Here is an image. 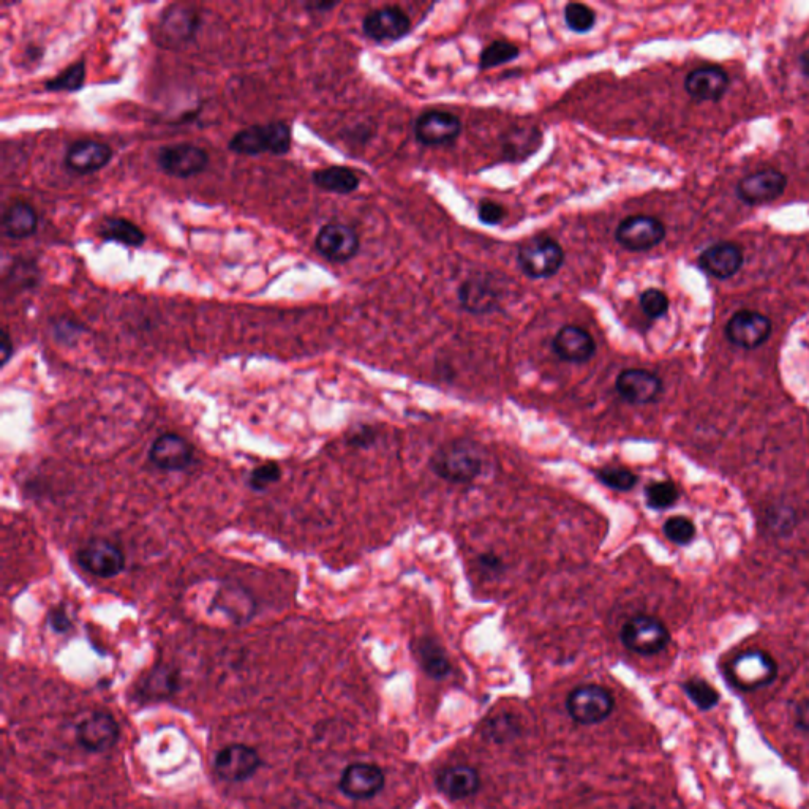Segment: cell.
I'll list each match as a JSON object with an SVG mask.
<instances>
[{"label": "cell", "mask_w": 809, "mask_h": 809, "mask_svg": "<svg viewBox=\"0 0 809 809\" xmlns=\"http://www.w3.org/2000/svg\"><path fill=\"white\" fill-rule=\"evenodd\" d=\"M484 459L486 452L476 441L459 438L448 441L433 452L430 468L438 478L457 486H465L481 476Z\"/></svg>", "instance_id": "1"}, {"label": "cell", "mask_w": 809, "mask_h": 809, "mask_svg": "<svg viewBox=\"0 0 809 809\" xmlns=\"http://www.w3.org/2000/svg\"><path fill=\"white\" fill-rule=\"evenodd\" d=\"M293 146L291 127L286 122L275 121L268 124L250 125L231 136L228 149L234 154L256 157V155H285Z\"/></svg>", "instance_id": "2"}, {"label": "cell", "mask_w": 809, "mask_h": 809, "mask_svg": "<svg viewBox=\"0 0 809 809\" xmlns=\"http://www.w3.org/2000/svg\"><path fill=\"white\" fill-rule=\"evenodd\" d=\"M566 253L555 239L538 236L525 242L517 253L520 271L530 279H550L565 266Z\"/></svg>", "instance_id": "3"}, {"label": "cell", "mask_w": 809, "mask_h": 809, "mask_svg": "<svg viewBox=\"0 0 809 809\" xmlns=\"http://www.w3.org/2000/svg\"><path fill=\"white\" fill-rule=\"evenodd\" d=\"M729 680L742 691H757L772 685L778 677V664L762 650H749L735 656L727 669Z\"/></svg>", "instance_id": "4"}, {"label": "cell", "mask_w": 809, "mask_h": 809, "mask_svg": "<svg viewBox=\"0 0 809 809\" xmlns=\"http://www.w3.org/2000/svg\"><path fill=\"white\" fill-rule=\"evenodd\" d=\"M621 642L637 655H658L669 645L670 633L663 621L650 615H636L621 628Z\"/></svg>", "instance_id": "5"}, {"label": "cell", "mask_w": 809, "mask_h": 809, "mask_svg": "<svg viewBox=\"0 0 809 809\" xmlns=\"http://www.w3.org/2000/svg\"><path fill=\"white\" fill-rule=\"evenodd\" d=\"M615 700L609 689L599 685H584L574 689L566 699L569 716L576 723L590 726L609 718L614 712Z\"/></svg>", "instance_id": "6"}, {"label": "cell", "mask_w": 809, "mask_h": 809, "mask_svg": "<svg viewBox=\"0 0 809 809\" xmlns=\"http://www.w3.org/2000/svg\"><path fill=\"white\" fill-rule=\"evenodd\" d=\"M211 157L206 149L193 143H174L160 147L157 165L163 173L179 179H189L203 173Z\"/></svg>", "instance_id": "7"}, {"label": "cell", "mask_w": 809, "mask_h": 809, "mask_svg": "<svg viewBox=\"0 0 809 809\" xmlns=\"http://www.w3.org/2000/svg\"><path fill=\"white\" fill-rule=\"evenodd\" d=\"M666 238V226L650 215H633L623 220L615 230V241L629 252L655 249Z\"/></svg>", "instance_id": "8"}, {"label": "cell", "mask_w": 809, "mask_h": 809, "mask_svg": "<svg viewBox=\"0 0 809 809\" xmlns=\"http://www.w3.org/2000/svg\"><path fill=\"white\" fill-rule=\"evenodd\" d=\"M78 565L92 576L113 579L125 569V557L119 547L106 539L95 538L86 542L78 554Z\"/></svg>", "instance_id": "9"}, {"label": "cell", "mask_w": 809, "mask_h": 809, "mask_svg": "<svg viewBox=\"0 0 809 809\" xmlns=\"http://www.w3.org/2000/svg\"><path fill=\"white\" fill-rule=\"evenodd\" d=\"M315 249L331 263H347L358 255L361 239L345 223H326L321 226L315 238Z\"/></svg>", "instance_id": "10"}, {"label": "cell", "mask_w": 809, "mask_h": 809, "mask_svg": "<svg viewBox=\"0 0 809 809\" xmlns=\"http://www.w3.org/2000/svg\"><path fill=\"white\" fill-rule=\"evenodd\" d=\"M362 32L375 43L399 42L410 34L411 19L402 8H378L362 19Z\"/></svg>", "instance_id": "11"}, {"label": "cell", "mask_w": 809, "mask_h": 809, "mask_svg": "<svg viewBox=\"0 0 809 809\" xmlns=\"http://www.w3.org/2000/svg\"><path fill=\"white\" fill-rule=\"evenodd\" d=\"M772 321L753 310H740L730 318L726 326V337L735 347L756 350L770 339Z\"/></svg>", "instance_id": "12"}, {"label": "cell", "mask_w": 809, "mask_h": 809, "mask_svg": "<svg viewBox=\"0 0 809 809\" xmlns=\"http://www.w3.org/2000/svg\"><path fill=\"white\" fill-rule=\"evenodd\" d=\"M462 133V122L448 111H426L414 124V136L422 146H448Z\"/></svg>", "instance_id": "13"}, {"label": "cell", "mask_w": 809, "mask_h": 809, "mask_svg": "<svg viewBox=\"0 0 809 809\" xmlns=\"http://www.w3.org/2000/svg\"><path fill=\"white\" fill-rule=\"evenodd\" d=\"M261 757L247 745H231L215 757V773L226 783H241L252 778L260 768Z\"/></svg>", "instance_id": "14"}, {"label": "cell", "mask_w": 809, "mask_h": 809, "mask_svg": "<svg viewBox=\"0 0 809 809\" xmlns=\"http://www.w3.org/2000/svg\"><path fill=\"white\" fill-rule=\"evenodd\" d=\"M787 177L778 170L757 171L738 182L737 195L749 206L772 203L783 195Z\"/></svg>", "instance_id": "15"}, {"label": "cell", "mask_w": 809, "mask_h": 809, "mask_svg": "<svg viewBox=\"0 0 809 809\" xmlns=\"http://www.w3.org/2000/svg\"><path fill=\"white\" fill-rule=\"evenodd\" d=\"M195 449L176 433L160 435L149 449V462L162 471H184L192 465Z\"/></svg>", "instance_id": "16"}, {"label": "cell", "mask_w": 809, "mask_h": 809, "mask_svg": "<svg viewBox=\"0 0 809 809\" xmlns=\"http://www.w3.org/2000/svg\"><path fill=\"white\" fill-rule=\"evenodd\" d=\"M621 399L633 405H648L658 400L663 392V381L644 369L623 370L615 381Z\"/></svg>", "instance_id": "17"}, {"label": "cell", "mask_w": 809, "mask_h": 809, "mask_svg": "<svg viewBox=\"0 0 809 809\" xmlns=\"http://www.w3.org/2000/svg\"><path fill=\"white\" fill-rule=\"evenodd\" d=\"M460 307L473 315H487L500 309V288L490 277H470L460 285Z\"/></svg>", "instance_id": "18"}, {"label": "cell", "mask_w": 809, "mask_h": 809, "mask_svg": "<svg viewBox=\"0 0 809 809\" xmlns=\"http://www.w3.org/2000/svg\"><path fill=\"white\" fill-rule=\"evenodd\" d=\"M113 155L110 144L102 141H75L65 152L64 165L72 173L91 174L103 170L111 162Z\"/></svg>", "instance_id": "19"}, {"label": "cell", "mask_w": 809, "mask_h": 809, "mask_svg": "<svg viewBox=\"0 0 809 809\" xmlns=\"http://www.w3.org/2000/svg\"><path fill=\"white\" fill-rule=\"evenodd\" d=\"M383 770L373 764H353L345 768L340 778V791L353 800H369L383 791Z\"/></svg>", "instance_id": "20"}, {"label": "cell", "mask_w": 809, "mask_h": 809, "mask_svg": "<svg viewBox=\"0 0 809 809\" xmlns=\"http://www.w3.org/2000/svg\"><path fill=\"white\" fill-rule=\"evenodd\" d=\"M552 350L561 361L584 364L595 356L596 342L584 328L568 324L555 335Z\"/></svg>", "instance_id": "21"}, {"label": "cell", "mask_w": 809, "mask_h": 809, "mask_svg": "<svg viewBox=\"0 0 809 809\" xmlns=\"http://www.w3.org/2000/svg\"><path fill=\"white\" fill-rule=\"evenodd\" d=\"M78 732V742L92 753H100L106 749L113 748L119 738V726L116 719L110 713L97 712L76 729Z\"/></svg>", "instance_id": "22"}, {"label": "cell", "mask_w": 809, "mask_h": 809, "mask_svg": "<svg viewBox=\"0 0 809 809\" xmlns=\"http://www.w3.org/2000/svg\"><path fill=\"white\" fill-rule=\"evenodd\" d=\"M729 83V75L723 68L700 67L686 76L685 89L696 102H719Z\"/></svg>", "instance_id": "23"}, {"label": "cell", "mask_w": 809, "mask_h": 809, "mask_svg": "<svg viewBox=\"0 0 809 809\" xmlns=\"http://www.w3.org/2000/svg\"><path fill=\"white\" fill-rule=\"evenodd\" d=\"M742 266L743 252L738 245L730 242L712 245L699 256V268L716 279H729L737 274Z\"/></svg>", "instance_id": "24"}, {"label": "cell", "mask_w": 809, "mask_h": 809, "mask_svg": "<svg viewBox=\"0 0 809 809\" xmlns=\"http://www.w3.org/2000/svg\"><path fill=\"white\" fill-rule=\"evenodd\" d=\"M437 787L441 794L451 800H465L478 794L481 776L473 767L454 765L438 773Z\"/></svg>", "instance_id": "25"}, {"label": "cell", "mask_w": 809, "mask_h": 809, "mask_svg": "<svg viewBox=\"0 0 809 809\" xmlns=\"http://www.w3.org/2000/svg\"><path fill=\"white\" fill-rule=\"evenodd\" d=\"M38 214L32 204L16 200L8 204L2 215V233L5 238L19 241L37 233Z\"/></svg>", "instance_id": "26"}, {"label": "cell", "mask_w": 809, "mask_h": 809, "mask_svg": "<svg viewBox=\"0 0 809 809\" xmlns=\"http://www.w3.org/2000/svg\"><path fill=\"white\" fill-rule=\"evenodd\" d=\"M198 23H200V18L192 8L185 7V5H171L163 12L160 26L168 40L182 43L189 42L190 38L195 35V32L198 31Z\"/></svg>", "instance_id": "27"}, {"label": "cell", "mask_w": 809, "mask_h": 809, "mask_svg": "<svg viewBox=\"0 0 809 809\" xmlns=\"http://www.w3.org/2000/svg\"><path fill=\"white\" fill-rule=\"evenodd\" d=\"M313 184L323 192L335 193V195H350L356 192L361 185V179L347 166H328L321 170L313 171Z\"/></svg>", "instance_id": "28"}, {"label": "cell", "mask_w": 809, "mask_h": 809, "mask_svg": "<svg viewBox=\"0 0 809 809\" xmlns=\"http://www.w3.org/2000/svg\"><path fill=\"white\" fill-rule=\"evenodd\" d=\"M214 606L217 610H222L226 617H230L234 623H245L255 614V604L247 591L239 587L220 588L215 595Z\"/></svg>", "instance_id": "29"}, {"label": "cell", "mask_w": 809, "mask_h": 809, "mask_svg": "<svg viewBox=\"0 0 809 809\" xmlns=\"http://www.w3.org/2000/svg\"><path fill=\"white\" fill-rule=\"evenodd\" d=\"M98 236L106 242H117L125 247H143L146 233L132 220L124 217H105L98 226Z\"/></svg>", "instance_id": "30"}, {"label": "cell", "mask_w": 809, "mask_h": 809, "mask_svg": "<svg viewBox=\"0 0 809 809\" xmlns=\"http://www.w3.org/2000/svg\"><path fill=\"white\" fill-rule=\"evenodd\" d=\"M414 655L418 658L422 670L435 680H443L451 672L448 655L438 642L430 637H422L413 645Z\"/></svg>", "instance_id": "31"}, {"label": "cell", "mask_w": 809, "mask_h": 809, "mask_svg": "<svg viewBox=\"0 0 809 809\" xmlns=\"http://www.w3.org/2000/svg\"><path fill=\"white\" fill-rule=\"evenodd\" d=\"M542 135L538 128H519L511 130L503 141V152L511 162H522L530 155L536 154L541 147Z\"/></svg>", "instance_id": "32"}, {"label": "cell", "mask_w": 809, "mask_h": 809, "mask_svg": "<svg viewBox=\"0 0 809 809\" xmlns=\"http://www.w3.org/2000/svg\"><path fill=\"white\" fill-rule=\"evenodd\" d=\"M86 83V62L78 61L68 65L61 73H57L53 80L45 81L43 87L48 92H78Z\"/></svg>", "instance_id": "33"}, {"label": "cell", "mask_w": 809, "mask_h": 809, "mask_svg": "<svg viewBox=\"0 0 809 809\" xmlns=\"http://www.w3.org/2000/svg\"><path fill=\"white\" fill-rule=\"evenodd\" d=\"M682 689L685 691L688 699L691 700L699 710H702V712L712 710V708H715L716 705L719 704V700H721L718 691H716L710 683L702 680V678H689V680L683 683Z\"/></svg>", "instance_id": "34"}, {"label": "cell", "mask_w": 809, "mask_h": 809, "mask_svg": "<svg viewBox=\"0 0 809 809\" xmlns=\"http://www.w3.org/2000/svg\"><path fill=\"white\" fill-rule=\"evenodd\" d=\"M519 56L520 49L516 45L500 40V42H493L492 45L482 49L481 56H479V67L481 70H492V68L516 61Z\"/></svg>", "instance_id": "35"}, {"label": "cell", "mask_w": 809, "mask_h": 809, "mask_svg": "<svg viewBox=\"0 0 809 809\" xmlns=\"http://www.w3.org/2000/svg\"><path fill=\"white\" fill-rule=\"evenodd\" d=\"M680 498V490L672 481H659L648 484L645 489V500L648 508L664 511L672 508Z\"/></svg>", "instance_id": "36"}, {"label": "cell", "mask_w": 809, "mask_h": 809, "mask_svg": "<svg viewBox=\"0 0 809 809\" xmlns=\"http://www.w3.org/2000/svg\"><path fill=\"white\" fill-rule=\"evenodd\" d=\"M566 27L576 34H588L596 24V13L593 8L584 4H568L563 12Z\"/></svg>", "instance_id": "37"}, {"label": "cell", "mask_w": 809, "mask_h": 809, "mask_svg": "<svg viewBox=\"0 0 809 809\" xmlns=\"http://www.w3.org/2000/svg\"><path fill=\"white\" fill-rule=\"evenodd\" d=\"M596 478L599 482H603L604 486L618 490V492L633 490L639 481L633 471L625 467H614V465L596 470Z\"/></svg>", "instance_id": "38"}, {"label": "cell", "mask_w": 809, "mask_h": 809, "mask_svg": "<svg viewBox=\"0 0 809 809\" xmlns=\"http://www.w3.org/2000/svg\"><path fill=\"white\" fill-rule=\"evenodd\" d=\"M664 535L677 546H688L696 538V525L688 517L675 516L666 520Z\"/></svg>", "instance_id": "39"}, {"label": "cell", "mask_w": 809, "mask_h": 809, "mask_svg": "<svg viewBox=\"0 0 809 809\" xmlns=\"http://www.w3.org/2000/svg\"><path fill=\"white\" fill-rule=\"evenodd\" d=\"M282 478V468L279 463L268 462L263 463L260 467L250 471L249 478H247V486L253 492H264L269 487L274 486Z\"/></svg>", "instance_id": "40"}, {"label": "cell", "mask_w": 809, "mask_h": 809, "mask_svg": "<svg viewBox=\"0 0 809 809\" xmlns=\"http://www.w3.org/2000/svg\"><path fill=\"white\" fill-rule=\"evenodd\" d=\"M640 309L650 320H658L666 315L669 310V298L664 291L658 288H648L639 298Z\"/></svg>", "instance_id": "41"}, {"label": "cell", "mask_w": 809, "mask_h": 809, "mask_svg": "<svg viewBox=\"0 0 809 809\" xmlns=\"http://www.w3.org/2000/svg\"><path fill=\"white\" fill-rule=\"evenodd\" d=\"M86 332V328L81 326L78 321L68 320V318H61V320L54 321L53 335L54 339L59 340L65 345H72L76 340L80 339V335Z\"/></svg>", "instance_id": "42"}, {"label": "cell", "mask_w": 809, "mask_h": 809, "mask_svg": "<svg viewBox=\"0 0 809 809\" xmlns=\"http://www.w3.org/2000/svg\"><path fill=\"white\" fill-rule=\"evenodd\" d=\"M516 734H519V727L511 716H498L490 721L489 735L495 742H509Z\"/></svg>", "instance_id": "43"}, {"label": "cell", "mask_w": 809, "mask_h": 809, "mask_svg": "<svg viewBox=\"0 0 809 809\" xmlns=\"http://www.w3.org/2000/svg\"><path fill=\"white\" fill-rule=\"evenodd\" d=\"M505 207L492 200L481 201L478 206V219L482 225L498 226L505 220Z\"/></svg>", "instance_id": "44"}, {"label": "cell", "mask_w": 809, "mask_h": 809, "mask_svg": "<svg viewBox=\"0 0 809 809\" xmlns=\"http://www.w3.org/2000/svg\"><path fill=\"white\" fill-rule=\"evenodd\" d=\"M49 626L59 634H65L73 628L72 618L68 617L64 606L56 607L48 615Z\"/></svg>", "instance_id": "45"}, {"label": "cell", "mask_w": 809, "mask_h": 809, "mask_svg": "<svg viewBox=\"0 0 809 809\" xmlns=\"http://www.w3.org/2000/svg\"><path fill=\"white\" fill-rule=\"evenodd\" d=\"M375 438H377L375 430L364 426L354 430L350 438H348V441H350L351 446H356V448H367V446L372 445Z\"/></svg>", "instance_id": "46"}, {"label": "cell", "mask_w": 809, "mask_h": 809, "mask_svg": "<svg viewBox=\"0 0 809 809\" xmlns=\"http://www.w3.org/2000/svg\"><path fill=\"white\" fill-rule=\"evenodd\" d=\"M795 726L809 734V699L798 702L795 707Z\"/></svg>", "instance_id": "47"}, {"label": "cell", "mask_w": 809, "mask_h": 809, "mask_svg": "<svg viewBox=\"0 0 809 809\" xmlns=\"http://www.w3.org/2000/svg\"><path fill=\"white\" fill-rule=\"evenodd\" d=\"M479 566H481L482 571L486 572H501L505 565H503V560H501L498 555L493 554V552H487V554L481 555L478 558Z\"/></svg>", "instance_id": "48"}, {"label": "cell", "mask_w": 809, "mask_h": 809, "mask_svg": "<svg viewBox=\"0 0 809 809\" xmlns=\"http://www.w3.org/2000/svg\"><path fill=\"white\" fill-rule=\"evenodd\" d=\"M13 351H15V348H13L12 337H10V334H8L7 329H4V332H2V340H0V356H2V367H5V365L8 364V361L12 359Z\"/></svg>", "instance_id": "49"}, {"label": "cell", "mask_w": 809, "mask_h": 809, "mask_svg": "<svg viewBox=\"0 0 809 809\" xmlns=\"http://www.w3.org/2000/svg\"><path fill=\"white\" fill-rule=\"evenodd\" d=\"M337 2H310V4H305V8L309 10V12H317V13H326L331 12L332 8L337 7Z\"/></svg>", "instance_id": "50"}, {"label": "cell", "mask_w": 809, "mask_h": 809, "mask_svg": "<svg viewBox=\"0 0 809 809\" xmlns=\"http://www.w3.org/2000/svg\"><path fill=\"white\" fill-rule=\"evenodd\" d=\"M800 67H802V72L809 78V49H806L805 53L800 57Z\"/></svg>", "instance_id": "51"}]
</instances>
